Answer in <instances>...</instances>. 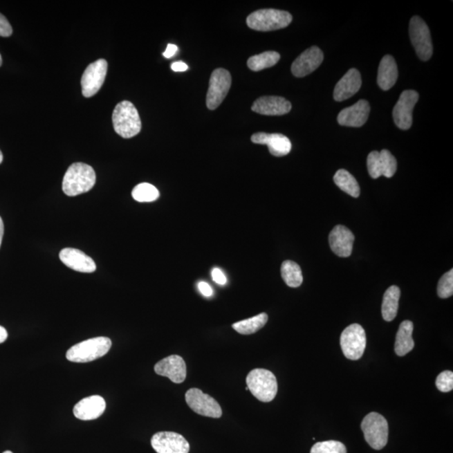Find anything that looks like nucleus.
Here are the masks:
<instances>
[{
  "label": "nucleus",
  "instance_id": "nucleus-9",
  "mask_svg": "<svg viewBox=\"0 0 453 453\" xmlns=\"http://www.w3.org/2000/svg\"><path fill=\"white\" fill-rule=\"evenodd\" d=\"M185 399L188 407L200 416L218 419L223 415L222 408L218 401L199 389H189Z\"/></svg>",
  "mask_w": 453,
  "mask_h": 453
},
{
  "label": "nucleus",
  "instance_id": "nucleus-14",
  "mask_svg": "<svg viewBox=\"0 0 453 453\" xmlns=\"http://www.w3.org/2000/svg\"><path fill=\"white\" fill-rule=\"evenodd\" d=\"M324 59L322 50L317 46L310 47L302 53L291 66V72L295 77H304L314 72L322 64Z\"/></svg>",
  "mask_w": 453,
  "mask_h": 453
},
{
  "label": "nucleus",
  "instance_id": "nucleus-25",
  "mask_svg": "<svg viewBox=\"0 0 453 453\" xmlns=\"http://www.w3.org/2000/svg\"><path fill=\"white\" fill-rule=\"evenodd\" d=\"M400 297V290L396 286H392L385 291L382 303V317L386 322H392L396 318Z\"/></svg>",
  "mask_w": 453,
  "mask_h": 453
},
{
  "label": "nucleus",
  "instance_id": "nucleus-43",
  "mask_svg": "<svg viewBox=\"0 0 453 453\" xmlns=\"http://www.w3.org/2000/svg\"><path fill=\"white\" fill-rule=\"evenodd\" d=\"M3 159V154L1 151H0V164L2 163Z\"/></svg>",
  "mask_w": 453,
  "mask_h": 453
},
{
  "label": "nucleus",
  "instance_id": "nucleus-13",
  "mask_svg": "<svg viewBox=\"0 0 453 453\" xmlns=\"http://www.w3.org/2000/svg\"><path fill=\"white\" fill-rule=\"evenodd\" d=\"M151 446L157 453H189L190 445L183 436L172 432L156 433Z\"/></svg>",
  "mask_w": 453,
  "mask_h": 453
},
{
  "label": "nucleus",
  "instance_id": "nucleus-38",
  "mask_svg": "<svg viewBox=\"0 0 453 453\" xmlns=\"http://www.w3.org/2000/svg\"><path fill=\"white\" fill-rule=\"evenodd\" d=\"M198 289L204 297H210L214 294L212 287L206 282L202 281L198 283Z\"/></svg>",
  "mask_w": 453,
  "mask_h": 453
},
{
  "label": "nucleus",
  "instance_id": "nucleus-44",
  "mask_svg": "<svg viewBox=\"0 0 453 453\" xmlns=\"http://www.w3.org/2000/svg\"><path fill=\"white\" fill-rule=\"evenodd\" d=\"M2 62H3L2 57H1V54H0V66H1Z\"/></svg>",
  "mask_w": 453,
  "mask_h": 453
},
{
  "label": "nucleus",
  "instance_id": "nucleus-22",
  "mask_svg": "<svg viewBox=\"0 0 453 453\" xmlns=\"http://www.w3.org/2000/svg\"><path fill=\"white\" fill-rule=\"evenodd\" d=\"M362 86L361 74L357 69H350L335 86L333 98L338 102L344 101L358 92Z\"/></svg>",
  "mask_w": 453,
  "mask_h": 453
},
{
  "label": "nucleus",
  "instance_id": "nucleus-27",
  "mask_svg": "<svg viewBox=\"0 0 453 453\" xmlns=\"http://www.w3.org/2000/svg\"><path fill=\"white\" fill-rule=\"evenodd\" d=\"M279 59H281V55L277 51H266V53L251 57L248 60L247 64L250 70L254 71V72H259V71L277 65Z\"/></svg>",
  "mask_w": 453,
  "mask_h": 453
},
{
  "label": "nucleus",
  "instance_id": "nucleus-26",
  "mask_svg": "<svg viewBox=\"0 0 453 453\" xmlns=\"http://www.w3.org/2000/svg\"><path fill=\"white\" fill-rule=\"evenodd\" d=\"M334 183L338 187L353 198H358L360 195V187L358 181L348 171L341 169L336 172L333 177Z\"/></svg>",
  "mask_w": 453,
  "mask_h": 453
},
{
  "label": "nucleus",
  "instance_id": "nucleus-15",
  "mask_svg": "<svg viewBox=\"0 0 453 453\" xmlns=\"http://www.w3.org/2000/svg\"><path fill=\"white\" fill-rule=\"evenodd\" d=\"M155 372L158 376L167 377L173 383L181 384L187 378L186 362L183 358L174 354L157 362Z\"/></svg>",
  "mask_w": 453,
  "mask_h": 453
},
{
  "label": "nucleus",
  "instance_id": "nucleus-35",
  "mask_svg": "<svg viewBox=\"0 0 453 453\" xmlns=\"http://www.w3.org/2000/svg\"><path fill=\"white\" fill-rule=\"evenodd\" d=\"M436 388L440 391L447 393L453 389V373L450 370H446L437 376L436 380Z\"/></svg>",
  "mask_w": 453,
  "mask_h": 453
},
{
  "label": "nucleus",
  "instance_id": "nucleus-8",
  "mask_svg": "<svg viewBox=\"0 0 453 453\" xmlns=\"http://www.w3.org/2000/svg\"><path fill=\"white\" fill-rule=\"evenodd\" d=\"M367 344V338L362 326L352 324L341 334L340 344L345 357L350 360H358L362 356Z\"/></svg>",
  "mask_w": 453,
  "mask_h": 453
},
{
  "label": "nucleus",
  "instance_id": "nucleus-10",
  "mask_svg": "<svg viewBox=\"0 0 453 453\" xmlns=\"http://www.w3.org/2000/svg\"><path fill=\"white\" fill-rule=\"evenodd\" d=\"M231 84L232 77L228 71L218 68L212 72L207 94L206 102L208 109L214 110L222 104L231 88Z\"/></svg>",
  "mask_w": 453,
  "mask_h": 453
},
{
  "label": "nucleus",
  "instance_id": "nucleus-3",
  "mask_svg": "<svg viewBox=\"0 0 453 453\" xmlns=\"http://www.w3.org/2000/svg\"><path fill=\"white\" fill-rule=\"evenodd\" d=\"M112 341L109 338L98 337L82 341L66 352V358L73 362H89L104 357L111 349Z\"/></svg>",
  "mask_w": 453,
  "mask_h": 453
},
{
  "label": "nucleus",
  "instance_id": "nucleus-30",
  "mask_svg": "<svg viewBox=\"0 0 453 453\" xmlns=\"http://www.w3.org/2000/svg\"><path fill=\"white\" fill-rule=\"evenodd\" d=\"M133 198L140 203H151L159 198L160 192L149 183H141L133 189Z\"/></svg>",
  "mask_w": 453,
  "mask_h": 453
},
{
  "label": "nucleus",
  "instance_id": "nucleus-31",
  "mask_svg": "<svg viewBox=\"0 0 453 453\" xmlns=\"http://www.w3.org/2000/svg\"><path fill=\"white\" fill-rule=\"evenodd\" d=\"M382 176L391 178L396 174L397 170V161L396 157L387 149L380 152Z\"/></svg>",
  "mask_w": 453,
  "mask_h": 453
},
{
  "label": "nucleus",
  "instance_id": "nucleus-29",
  "mask_svg": "<svg viewBox=\"0 0 453 453\" xmlns=\"http://www.w3.org/2000/svg\"><path fill=\"white\" fill-rule=\"evenodd\" d=\"M281 277L284 281L291 288H297L303 282L301 267L298 264L286 261L281 266Z\"/></svg>",
  "mask_w": 453,
  "mask_h": 453
},
{
  "label": "nucleus",
  "instance_id": "nucleus-21",
  "mask_svg": "<svg viewBox=\"0 0 453 453\" xmlns=\"http://www.w3.org/2000/svg\"><path fill=\"white\" fill-rule=\"evenodd\" d=\"M106 403L100 396L86 397L73 408L74 416L82 420H93L100 417L105 412Z\"/></svg>",
  "mask_w": 453,
  "mask_h": 453
},
{
  "label": "nucleus",
  "instance_id": "nucleus-23",
  "mask_svg": "<svg viewBox=\"0 0 453 453\" xmlns=\"http://www.w3.org/2000/svg\"><path fill=\"white\" fill-rule=\"evenodd\" d=\"M398 78V68L395 59L386 55L380 63L377 82L382 90L387 91L396 84Z\"/></svg>",
  "mask_w": 453,
  "mask_h": 453
},
{
  "label": "nucleus",
  "instance_id": "nucleus-12",
  "mask_svg": "<svg viewBox=\"0 0 453 453\" xmlns=\"http://www.w3.org/2000/svg\"><path fill=\"white\" fill-rule=\"evenodd\" d=\"M419 100V94L414 90H405L393 110L394 121L397 127L407 131L412 127L413 109Z\"/></svg>",
  "mask_w": 453,
  "mask_h": 453
},
{
  "label": "nucleus",
  "instance_id": "nucleus-37",
  "mask_svg": "<svg viewBox=\"0 0 453 453\" xmlns=\"http://www.w3.org/2000/svg\"><path fill=\"white\" fill-rule=\"evenodd\" d=\"M212 277L216 284H219V285H226L227 278L223 273L222 270L218 269V268H215V269L212 270Z\"/></svg>",
  "mask_w": 453,
  "mask_h": 453
},
{
  "label": "nucleus",
  "instance_id": "nucleus-4",
  "mask_svg": "<svg viewBox=\"0 0 453 453\" xmlns=\"http://www.w3.org/2000/svg\"><path fill=\"white\" fill-rule=\"evenodd\" d=\"M246 383L252 395L262 403H270L277 395V380L270 370H252L247 376Z\"/></svg>",
  "mask_w": 453,
  "mask_h": 453
},
{
  "label": "nucleus",
  "instance_id": "nucleus-2",
  "mask_svg": "<svg viewBox=\"0 0 453 453\" xmlns=\"http://www.w3.org/2000/svg\"><path fill=\"white\" fill-rule=\"evenodd\" d=\"M112 120L114 131L124 139H131L141 131L139 113L131 102L123 101L118 104Z\"/></svg>",
  "mask_w": 453,
  "mask_h": 453
},
{
  "label": "nucleus",
  "instance_id": "nucleus-19",
  "mask_svg": "<svg viewBox=\"0 0 453 453\" xmlns=\"http://www.w3.org/2000/svg\"><path fill=\"white\" fill-rule=\"evenodd\" d=\"M251 140L255 144L267 145L274 156H285L290 152V140L281 133H257L252 136Z\"/></svg>",
  "mask_w": 453,
  "mask_h": 453
},
{
  "label": "nucleus",
  "instance_id": "nucleus-41",
  "mask_svg": "<svg viewBox=\"0 0 453 453\" xmlns=\"http://www.w3.org/2000/svg\"><path fill=\"white\" fill-rule=\"evenodd\" d=\"M8 338V333L5 328L0 326V344L5 342Z\"/></svg>",
  "mask_w": 453,
  "mask_h": 453
},
{
  "label": "nucleus",
  "instance_id": "nucleus-34",
  "mask_svg": "<svg viewBox=\"0 0 453 453\" xmlns=\"http://www.w3.org/2000/svg\"><path fill=\"white\" fill-rule=\"evenodd\" d=\"M367 165L369 175L373 179L379 178L382 176L379 151H374L369 153L367 159Z\"/></svg>",
  "mask_w": 453,
  "mask_h": 453
},
{
  "label": "nucleus",
  "instance_id": "nucleus-17",
  "mask_svg": "<svg viewBox=\"0 0 453 453\" xmlns=\"http://www.w3.org/2000/svg\"><path fill=\"white\" fill-rule=\"evenodd\" d=\"M354 235L348 228L337 225L329 234L331 250L340 257L346 258L352 255Z\"/></svg>",
  "mask_w": 453,
  "mask_h": 453
},
{
  "label": "nucleus",
  "instance_id": "nucleus-11",
  "mask_svg": "<svg viewBox=\"0 0 453 453\" xmlns=\"http://www.w3.org/2000/svg\"><path fill=\"white\" fill-rule=\"evenodd\" d=\"M108 71V62L104 59H100L91 63L82 75L81 85L82 95L91 98L100 90L105 81Z\"/></svg>",
  "mask_w": 453,
  "mask_h": 453
},
{
  "label": "nucleus",
  "instance_id": "nucleus-32",
  "mask_svg": "<svg viewBox=\"0 0 453 453\" xmlns=\"http://www.w3.org/2000/svg\"><path fill=\"white\" fill-rule=\"evenodd\" d=\"M311 453H346L344 444L338 441H326L314 445Z\"/></svg>",
  "mask_w": 453,
  "mask_h": 453
},
{
  "label": "nucleus",
  "instance_id": "nucleus-33",
  "mask_svg": "<svg viewBox=\"0 0 453 453\" xmlns=\"http://www.w3.org/2000/svg\"><path fill=\"white\" fill-rule=\"evenodd\" d=\"M453 294V270H449L440 279L437 286V295L440 298L451 297Z\"/></svg>",
  "mask_w": 453,
  "mask_h": 453
},
{
  "label": "nucleus",
  "instance_id": "nucleus-1",
  "mask_svg": "<svg viewBox=\"0 0 453 453\" xmlns=\"http://www.w3.org/2000/svg\"><path fill=\"white\" fill-rule=\"evenodd\" d=\"M96 183L93 168L84 163L71 165L62 181V191L66 195L75 196L88 192Z\"/></svg>",
  "mask_w": 453,
  "mask_h": 453
},
{
  "label": "nucleus",
  "instance_id": "nucleus-42",
  "mask_svg": "<svg viewBox=\"0 0 453 453\" xmlns=\"http://www.w3.org/2000/svg\"><path fill=\"white\" fill-rule=\"evenodd\" d=\"M3 231H5V228H3V220L1 219V216H0V247H1Z\"/></svg>",
  "mask_w": 453,
  "mask_h": 453
},
{
  "label": "nucleus",
  "instance_id": "nucleus-5",
  "mask_svg": "<svg viewBox=\"0 0 453 453\" xmlns=\"http://www.w3.org/2000/svg\"><path fill=\"white\" fill-rule=\"evenodd\" d=\"M293 21L289 12L265 9L254 12L248 17L247 25L257 31H272L286 28Z\"/></svg>",
  "mask_w": 453,
  "mask_h": 453
},
{
  "label": "nucleus",
  "instance_id": "nucleus-40",
  "mask_svg": "<svg viewBox=\"0 0 453 453\" xmlns=\"http://www.w3.org/2000/svg\"><path fill=\"white\" fill-rule=\"evenodd\" d=\"M172 69L174 71V72H185V71L188 69V66L183 62H176L172 63Z\"/></svg>",
  "mask_w": 453,
  "mask_h": 453
},
{
  "label": "nucleus",
  "instance_id": "nucleus-45",
  "mask_svg": "<svg viewBox=\"0 0 453 453\" xmlns=\"http://www.w3.org/2000/svg\"><path fill=\"white\" fill-rule=\"evenodd\" d=\"M3 453H13V452H10V451H6V452H3Z\"/></svg>",
  "mask_w": 453,
  "mask_h": 453
},
{
  "label": "nucleus",
  "instance_id": "nucleus-28",
  "mask_svg": "<svg viewBox=\"0 0 453 453\" xmlns=\"http://www.w3.org/2000/svg\"><path fill=\"white\" fill-rule=\"evenodd\" d=\"M268 322V315L261 313L254 317L246 319L232 324V329L236 332L243 335H250L257 333L266 326Z\"/></svg>",
  "mask_w": 453,
  "mask_h": 453
},
{
  "label": "nucleus",
  "instance_id": "nucleus-18",
  "mask_svg": "<svg viewBox=\"0 0 453 453\" xmlns=\"http://www.w3.org/2000/svg\"><path fill=\"white\" fill-rule=\"evenodd\" d=\"M369 113V102L361 100L351 107L342 109L338 114V122L346 127H361L367 122Z\"/></svg>",
  "mask_w": 453,
  "mask_h": 453
},
{
  "label": "nucleus",
  "instance_id": "nucleus-6",
  "mask_svg": "<svg viewBox=\"0 0 453 453\" xmlns=\"http://www.w3.org/2000/svg\"><path fill=\"white\" fill-rule=\"evenodd\" d=\"M366 442L376 450H381L388 443L389 425L380 414L371 412L364 417L361 423Z\"/></svg>",
  "mask_w": 453,
  "mask_h": 453
},
{
  "label": "nucleus",
  "instance_id": "nucleus-20",
  "mask_svg": "<svg viewBox=\"0 0 453 453\" xmlns=\"http://www.w3.org/2000/svg\"><path fill=\"white\" fill-rule=\"evenodd\" d=\"M252 110L263 115H284L290 113L291 104L282 97L264 96L254 102Z\"/></svg>",
  "mask_w": 453,
  "mask_h": 453
},
{
  "label": "nucleus",
  "instance_id": "nucleus-24",
  "mask_svg": "<svg viewBox=\"0 0 453 453\" xmlns=\"http://www.w3.org/2000/svg\"><path fill=\"white\" fill-rule=\"evenodd\" d=\"M414 324L411 321H404L400 323L396 334L395 352L398 356L403 357L412 351L415 342L412 338Z\"/></svg>",
  "mask_w": 453,
  "mask_h": 453
},
{
  "label": "nucleus",
  "instance_id": "nucleus-36",
  "mask_svg": "<svg viewBox=\"0 0 453 453\" xmlns=\"http://www.w3.org/2000/svg\"><path fill=\"white\" fill-rule=\"evenodd\" d=\"M12 33H13V29H12L9 21L5 15L0 13V37H9Z\"/></svg>",
  "mask_w": 453,
  "mask_h": 453
},
{
  "label": "nucleus",
  "instance_id": "nucleus-39",
  "mask_svg": "<svg viewBox=\"0 0 453 453\" xmlns=\"http://www.w3.org/2000/svg\"><path fill=\"white\" fill-rule=\"evenodd\" d=\"M177 50H178V47H177L176 45L168 44L167 50H165V53H163V56L165 58H172L173 56H175Z\"/></svg>",
  "mask_w": 453,
  "mask_h": 453
},
{
  "label": "nucleus",
  "instance_id": "nucleus-7",
  "mask_svg": "<svg viewBox=\"0 0 453 453\" xmlns=\"http://www.w3.org/2000/svg\"><path fill=\"white\" fill-rule=\"evenodd\" d=\"M409 37L417 56L421 61L430 60L433 46L430 30L427 24L419 17H414L409 22Z\"/></svg>",
  "mask_w": 453,
  "mask_h": 453
},
{
  "label": "nucleus",
  "instance_id": "nucleus-16",
  "mask_svg": "<svg viewBox=\"0 0 453 453\" xmlns=\"http://www.w3.org/2000/svg\"><path fill=\"white\" fill-rule=\"evenodd\" d=\"M59 257L65 266L75 271L93 273L96 270L97 266L93 259L80 250L66 248L60 252Z\"/></svg>",
  "mask_w": 453,
  "mask_h": 453
}]
</instances>
